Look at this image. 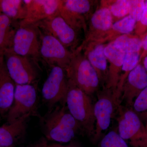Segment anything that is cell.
Wrapping results in <instances>:
<instances>
[{"label":"cell","mask_w":147,"mask_h":147,"mask_svg":"<svg viewBox=\"0 0 147 147\" xmlns=\"http://www.w3.org/2000/svg\"><path fill=\"white\" fill-rule=\"evenodd\" d=\"M41 121L45 139L50 141L67 143L81 130L65 105L50 110L42 118Z\"/></svg>","instance_id":"cell-1"},{"label":"cell","mask_w":147,"mask_h":147,"mask_svg":"<svg viewBox=\"0 0 147 147\" xmlns=\"http://www.w3.org/2000/svg\"><path fill=\"white\" fill-rule=\"evenodd\" d=\"M90 96L69 83L66 106L69 113L79 124L81 130L92 138L94 133L95 119L94 105Z\"/></svg>","instance_id":"cell-2"},{"label":"cell","mask_w":147,"mask_h":147,"mask_svg":"<svg viewBox=\"0 0 147 147\" xmlns=\"http://www.w3.org/2000/svg\"><path fill=\"white\" fill-rule=\"evenodd\" d=\"M69 84L91 96L100 86L97 73L82 52L73 51L71 62L65 70Z\"/></svg>","instance_id":"cell-3"},{"label":"cell","mask_w":147,"mask_h":147,"mask_svg":"<svg viewBox=\"0 0 147 147\" xmlns=\"http://www.w3.org/2000/svg\"><path fill=\"white\" fill-rule=\"evenodd\" d=\"M97 100L94 105L95 125L92 140L96 143L110 127L112 119L117 115L121 102L115 92L106 87L98 91Z\"/></svg>","instance_id":"cell-4"},{"label":"cell","mask_w":147,"mask_h":147,"mask_svg":"<svg viewBox=\"0 0 147 147\" xmlns=\"http://www.w3.org/2000/svg\"><path fill=\"white\" fill-rule=\"evenodd\" d=\"M118 133L133 147H143L146 128L138 114L131 108L120 105L117 113Z\"/></svg>","instance_id":"cell-5"},{"label":"cell","mask_w":147,"mask_h":147,"mask_svg":"<svg viewBox=\"0 0 147 147\" xmlns=\"http://www.w3.org/2000/svg\"><path fill=\"white\" fill-rule=\"evenodd\" d=\"M40 29L35 24L19 23L13 36L11 50L17 55L37 61L40 57Z\"/></svg>","instance_id":"cell-6"},{"label":"cell","mask_w":147,"mask_h":147,"mask_svg":"<svg viewBox=\"0 0 147 147\" xmlns=\"http://www.w3.org/2000/svg\"><path fill=\"white\" fill-rule=\"evenodd\" d=\"M9 74L16 85L34 84L38 77L36 62L31 58L17 55L10 49L3 55Z\"/></svg>","instance_id":"cell-7"},{"label":"cell","mask_w":147,"mask_h":147,"mask_svg":"<svg viewBox=\"0 0 147 147\" xmlns=\"http://www.w3.org/2000/svg\"><path fill=\"white\" fill-rule=\"evenodd\" d=\"M50 67L41 94L43 101L49 108L53 109L57 103L65 105L69 82L65 69L57 65Z\"/></svg>","instance_id":"cell-8"},{"label":"cell","mask_w":147,"mask_h":147,"mask_svg":"<svg viewBox=\"0 0 147 147\" xmlns=\"http://www.w3.org/2000/svg\"><path fill=\"white\" fill-rule=\"evenodd\" d=\"M37 105L34 84L16 85L13 103L7 115V122H12L28 114L36 116Z\"/></svg>","instance_id":"cell-9"},{"label":"cell","mask_w":147,"mask_h":147,"mask_svg":"<svg viewBox=\"0 0 147 147\" xmlns=\"http://www.w3.org/2000/svg\"><path fill=\"white\" fill-rule=\"evenodd\" d=\"M95 1L88 0L61 1L59 13L71 28L77 31L87 29L86 21L94 12Z\"/></svg>","instance_id":"cell-10"},{"label":"cell","mask_w":147,"mask_h":147,"mask_svg":"<svg viewBox=\"0 0 147 147\" xmlns=\"http://www.w3.org/2000/svg\"><path fill=\"white\" fill-rule=\"evenodd\" d=\"M40 57L50 66H58L66 70L71 62L73 51L66 48L52 35L40 29Z\"/></svg>","instance_id":"cell-11"},{"label":"cell","mask_w":147,"mask_h":147,"mask_svg":"<svg viewBox=\"0 0 147 147\" xmlns=\"http://www.w3.org/2000/svg\"><path fill=\"white\" fill-rule=\"evenodd\" d=\"M40 30L55 37L66 47L74 51L78 45L77 32L59 14L58 12L45 20L35 24Z\"/></svg>","instance_id":"cell-12"},{"label":"cell","mask_w":147,"mask_h":147,"mask_svg":"<svg viewBox=\"0 0 147 147\" xmlns=\"http://www.w3.org/2000/svg\"><path fill=\"white\" fill-rule=\"evenodd\" d=\"M100 3V7L96 9L89 19L85 39L76 49L79 51L82 52L87 44L99 39L114 24L113 16L109 8Z\"/></svg>","instance_id":"cell-13"},{"label":"cell","mask_w":147,"mask_h":147,"mask_svg":"<svg viewBox=\"0 0 147 147\" xmlns=\"http://www.w3.org/2000/svg\"><path fill=\"white\" fill-rule=\"evenodd\" d=\"M147 87V73L141 62L129 73L121 92V102L132 107L135 98Z\"/></svg>","instance_id":"cell-14"},{"label":"cell","mask_w":147,"mask_h":147,"mask_svg":"<svg viewBox=\"0 0 147 147\" xmlns=\"http://www.w3.org/2000/svg\"><path fill=\"white\" fill-rule=\"evenodd\" d=\"M60 0H29L26 1V17L19 23L35 24L53 16L58 12Z\"/></svg>","instance_id":"cell-15"},{"label":"cell","mask_w":147,"mask_h":147,"mask_svg":"<svg viewBox=\"0 0 147 147\" xmlns=\"http://www.w3.org/2000/svg\"><path fill=\"white\" fill-rule=\"evenodd\" d=\"M104 53L109 63L108 80L105 87L117 94V87L126 53L115 46L113 41L105 46Z\"/></svg>","instance_id":"cell-16"},{"label":"cell","mask_w":147,"mask_h":147,"mask_svg":"<svg viewBox=\"0 0 147 147\" xmlns=\"http://www.w3.org/2000/svg\"><path fill=\"white\" fill-rule=\"evenodd\" d=\"M107 44H88L83 48L84 54L96 71L100 86L105 87L108 76V65L104 49Z\"/></svg>","instance_id":"cell-17"},{"label":"cell","mask_w":147,"mask_h":147,"mask_svg":"<svg viewBox=\"0 0 147 147\" xmlns=\"http://www.w3.org/2000/svg\"><path fill=\"white\" fill-rule=\"evenodd\" d=\"M32 116L28 114L0 126V147H13L18 139L25 134L29 119Z\"/></svg>","instance_id":"cell-18"},{"label":"cell","mask_w":147,"mask_h":147,"mask_svg":"<svg viewBox=\"0 0 147 147\" xmlns=\"http://www.w3.org/2000/svg\"><path fill=\"white\" fill-rule=\"evenodd\" d=\"M16 84L9 76L4 59L0 63V115L6 117L14 98Z\"/></svg>","instance_id":"cell-19"},{"label":"cell","mask_w":147,"mask_h":147,"mask_svg":"<svg viewBox=\"0 0 147 147\" xmlns=\"http://www.w3.org/2000/svg\"><path fill=\"white\" fill-rule=\"evenodd\" d=\"M136 24L137 22L134 18L128 15L115 22L110 30L106 32L99 39L88 44L92 45L108 44L123 35L131 34L134 30Z\"/></svg>","instance_id":"cell-20"},{"label":"cell","mask_w":147,"mask_h":147,"mask_svg":"<svg viewBox=\"0 0 147 147\" xmlns=\"http://www.w3.org/2000/svg\"><path fill=\"white\" fill-rule=\"evenodd\" d=\"M0 12L13 21L24 20L27 13L26 1L1 0Z\"/></svg>","instance_id":"cell-21"},{"label":"cell","mask_w":147,"mask_h":147,"mask_svg":"<svg viewBox=\"0 0 147 147\" xmlns=\"http://www.w3.org/2000/svg\"><path fill=\"white\" fill-rule=\"evenodd\" d=\"M0 12V57H3L6 50L12 46L13 36L16 29L12 27V21Z\"/></svg>","instance_id":"cell-22"},{"label":"cell","mask_w":147,"mask_h":147,"mask_svg":"<svg viewBox=\"0 0 147 147\" xmlns=\"http://www.w3.org/2000/svg\"><path fill=\"white\" fill-rule=\"evenodd\" d=\"M141 52L126 53L121 71L117 89V94L120 99L121 92L125 82L129 73L139 63Z\"/></svg>","instance_id":"cell-23"},{"label":"cell","mask_w":147,"mask_h":147,"mask_svg":"<svg viewBox=\"0 0 147 147\" xmlns=\"http://www.w3.org/2000/svg\"><path fill=\"white\" fill-rule=\"evenodd\" d=\"M142 38L132 34L123 35L113 41L116 47L125 53L141 52Z\"/></svg>","instance_id":"cell-24"},{"label":"cell","mask_w":147,"mask_h":147,"mask_svg":"<svg viewBox=\"0 0 147 147\" xmlns=\"http://www.w3.org/2000/svg\"><path fill=\"white\" fill-rule=\"evenodd\" d=\"M101 1L100 3L108 7L114 18L119 20L128 16L129 14V0H117L113 1Z\"/></svg>","instance_id":"cell-25"},{"label":"cell","mask_w":147,"mask_h":147,"mask_svg":"<svg viewBox=\"0 0 147 147\" xmlns=\"http://www.w3.org/2000/svg\"><path fill=\"white\" fill-rule=\"evenodd\" d=\"M100 147H129L127 143L118 132L111 131L105 134L100 140Z\"/></svg>","instance_id":"cell-26"},{"label":"cell","mask_w":147,"mask_h":147,"mask_svg":"<svg viewBox=\"0 0 147 147\" xmlns=\"http://www.w3.org/2000/svg\"><path fill=\"white\" fill-rule=\"evenodd\" d=\"M145 6V1L144 0H129V15L134 18L137 23L141 19Z\"/></svg>","instance_id":"cell-27"},{"label":"cell","mask_w":147,"mask_h":147,"mask_svg":"<svg viewBox=\"0 0 147 147\" xmlns=\"http://www.w3.org/2000/svg\"><path fill=\"white\" fill-rule=\"evenodd\" d=\"M132 110L137 114L147 111V87L143 90L134 100Z\"/></svg>","instance_id":"cell-28"},{"label":"cell","mask_w":147,"mask_h":147,"mask_svg":"<svg viewBox=\"0 0 147 147\" xmlns=\"http://www.w3.org/2000/svg\"><path fill=\"white\" fill-rule=\"evenodd\" d=\"M134 31L135 34L142 38L147 31V1H145L143 14L140 20L136 24Z\"/></svg>","instance_id":"cell-29"},{"label":"cell","mask_w":147,"mask_h":147,"mask_svg":"<svg viewBox=\"0 0 147 147\" xmlns=\"http://www.w3.org/2000/svg\"><path fill=\"white\" fill-rule=\"evenodd\" d=\"M32 147H79L74 145L64 146L58 144H49L47 139L42 137L38 142L33 145Z\"/></svg>","instance_id":"cell-30"},{"label":"cell","mask_w":147,"mask_h":147,"mask_svg":"<svg viewBox=\"0 0 147 147\" xmlns=\"http://www.w3.org/2000/svg\"><path fill=\"white\" fill-rule=\"evenodd\" d=\"M147 55V31L142 37V47H141V55L139 63Z\"/></svg>","instance_id":"cell-31"},{"label":"cell","mask_w":147,"mask_h":147,"mask_svg":"<svg viewBox=\"0 0 147 147\" xmlns=\"http://www.w3.org/2000/svg\"><path fill=\"white\" fill-rule=\"evenodd\" d=\"M142 64L144 66L145 69H146L147 73V55L142 61Z\"/></svg>","instance_id":"cell-32"},{"label":"cell","mask_w":147,"mask_h":147,"mask_svg":"<svg viewBox=\"0 0 147 147\" xmlns=\"http://www.w3.org/2000/svg\"><path fill=\"white\" fill-rule=\"evenodd\" d=\"M146 138L145 139L144 143V146L143 147H147V123L146 126Z\"/></svg>","instance_id":"cell-33"},{"label":"cell","mask_w":147,"mask_h":147,"mask_svg":"<svg viewBox=\"0 0 147 147\" xmlns=\"http://www.w3.org/2000/svg\"><path fill=\"white\" fill-rule=\"evenodd\" d=\"M3 59V57H0V63Z\"/></svg>","instance_id":"cell-34"}]
</instances>
